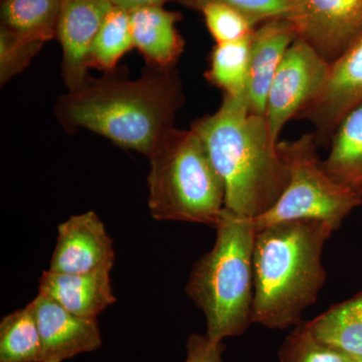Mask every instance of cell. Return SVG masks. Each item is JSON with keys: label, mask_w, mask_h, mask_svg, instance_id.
I'll list each match as a JSON object with an SVG mask.
<instances>
[{"label": "cell", "mask_w": 362, "mask_h": 362, "mask_svg": "<svg viewBox=\"0 0 362 362\" xmlns=\"http://www.w3.org/2000/svg\"><path fill=\"white\" fill-rule=\"evenodd\" d=\"M362 103V35L330 64L323 90L297 120L309 121L319 147L330 144L338 125Z\"/></svg>", "instance_id": "cell-9"}, {"label": "cell", "mask_w": 362, "mask_h": 362, "mask_svg": "<svg viewBox=\"0 0 362 362\" xmlns=\"http://www.w3.org/2000/svg\"><path fill=\"white\" fill-rule=\"evenodd\" d=\"M321 163L333 180L362 195V103L338 125Z\"/></svg>", "instance_id": "cell-17"}, {"label": "cell", "mask_w": 362, "mask_h": 362, "mask_svg": "<svg viewBox=\"0 0 362 362\" xmlns=\"http://www.w3.org/2000/svg\"><path fill=\"white\" fill-rule=\"evenodd\" d=\"M299 37L331 64L362 35V0H292Z\"/></svg>", "instance_id": "cell-8"}, {"label": "cell", "mask_w": 362, "mask_h": 362, "mask_svg": "<svg viewBox=\"0 0 362 362\" xmlns=\"http://www.w3.org/2000/svg\"><path fill=\"white\" fill-rule=\"evenodd\" d=\"M62 0H0L1 25L44 40L57 39Z\"/></svg>", "instance_id": "cell-18"}, {"label": "cell", "mask_w": 362, "mask_h": 362, "mask_svg": "<svg viewBox=\"0 0 362 362\" xmlns=\"http://www.w3.org/2000/svg\"><path fill=\"white\" fill-rule=\"evenodd\" d=\"M133 47L129 11L114 6L93 42L89 66L106 74L113 73L121 58Z\"/></svg>", "instance_id": "cell-21"}, {"label": "cell", "mask_w": 362, "mask_h": 362, "mask_svg": "<svg viewBox=\"0 0 362 362\" xmlns=\"http://www.w3.org/2000/svg\"><path fill=\"white\" fill-rule=\"evenodd\" d=\"M44 40L0 25V83L6 84L21 73L39 54Z\"/></svg>", "instance_id": "cell-22"}, {"label": "cell", "mask_w": 362, "mask_h": 362, "mask_svg": "<svg viewBox=\"0 0 362 362\" xmlns=\"http://www.w3.org/2000/svg\"><path fill=\"white\" fill-rule=\"evenodd\" d=\"M180 4L199 11L206 4H221L233 7L257 25L275 18L291 20L292 0H180Z\"/></svg>", "instance_id": "cell-25"}, {"label": "cell", "mask_w": 362, "mask_h": 362, "mask_svg": "<svg viewBox=\"0 0 362 362\" xmlns=\"http://www.w3.org/2000/svg\"><path fill=\"white\" fill-rule=\"evenodd\" d=\"M337 228L322 221H285L256 233L252 322L270 329L299 324L326 281L325 243Z\"/></svg>", "instance_id": "cell-3"}, {"label": "cell", "mask_w": 362, "mask_h": 362, "mask_svg": "<svg viewBox=\"0 0 362 362\" xmlns=\"http://www.w3.org/2000/svg\"><path fill=\"white\" fill-rule=\"evenodd\" d=\"M216 243L192 267L185 291L204 313L214 342L243 334L252 322L256 228L252 218L223 209Z\"/></svg>", "instance_id": "cell-4"}, {"label": "cell", "mask_w": 362, "mask_h": 362, "mask_svg": "<svg viewBox=\"0 0 362 362\" xmlns=\"http://www.w3.org/2000/svg\"><path fill=\"white\" fill-rule=\"evenodd\" d=\"M298 37L296 25L288 18L265 21L252 32L246 96L252 113L265 115L273 78Z\"/></svg>", "instance_id": "cell-13"}, {"label": "cell", "mask_w": 362, "mask_h": 362, "mask_svg": "<svg viewBox=\"0 0 362 362\" xmlns=\"http://www.w3.org/2000/svg\"><path fill=\"white\" fill-rule=\"evenodd\" d=\"M225 187V209L254 218L287 187L289 170L265 115L252 113L246 95H223L220 108L192 124Z\"/></svg>", "instance_id": "cell-2"}, {"label": "cell", "mask_w": 362, "mask_h": 362, "mask_svg": "<svg viewBox=\"0 0 362 362\" xmlns=\"http://www.w3.org/2000/svg\"><path fill=\"white\" fill-rule=\"evenodd\" d=\"M42 341L32 305L8 314L0 322V362H40Z\"/></svg>", "instance_id": "cell-20"}, {"label": "cell", "mask_w": 362, "mask_h": 362, "mask_svg": "<svg viewBox=\"0 0 362 362\" xmlns=\"http://www.w3.org/2000/svg\"><path fill=\"white\" fill-rule=\"evenodd\" d=\"M115 259L113 240L95 211L71 216L58 226V239L49 271L88 274L112 269Z\"/></svg>", "instance_id": "cell-11"}, {"label": "cell", "mask_w": 362, "mask_h": 362, "mask_svg": "<svg viewBox=\"0 0 362 362\" xmlns=\"http://www.w3.org/2000/svg\"><path fill=\"white\" fill-rule=\"evenodd\" d=\"M148 158V206L154 220L216 225L225 209V187L192 128L169 131Z\"/></svg>", "instance_id": "cell-5"}, {"label": "cell", "mask_w": 362, "mask_h": 362, "mask_svg": "<svg viewBox=\"0 0 362 362\" xmlns=\"http://www.w3.org/2000/svg\"><path fill=\"white\" fill-rule=\"evenodd\" d=\"M252 33L244 39L214 45L206 78L223 95L247 96Z\"/></svg>", "instance_id": "cell-19"}, {"label": "cell", "mask_w": 362, "mask_h": 362, "mask_svg": "<svg viewBox=\"0 0 362 362\" xmlns=\"http://www.w3.org/2000/svg\"><path fill=\"white\" fill-rule=\"evenodd\" d=\"M113 6L111 0H62L57 39L63 49L62 76L69 90L92 80L88 71L90 49Z\"/></svg>", "instance_id": "cell-10"}, {"label": "cell", "mask_w": 362, "mask_h": 362, "mask_svg": "<svg viewBox=\"0 0 362 362\" xmlns=\"http://www.w3.org/2000/svg\"><path fill=\"white\" fill-rule=\"evenodd\" d=\"M110 272L111 269L88 274L45 271L40 278L39 293L75 315L95 319L116 302Z\"/></svg>", "instance_id": "cell-14"}, {"label": "cell", "mask_w": 362, "mask_h": 362, "mask_svg": "<svg viewBox=\"0 0 362 362\" xmlns=\"http://www.w3.org/2000/svg\"><path fill=\"white\" fill-rule=\"evenodd\" d=\"M187 356L185 362H223V342H214L206 334L190 335L187 344Z\"/></svg>", "instance_id": "cell-26"}, {"label": "cell", "mask_w": 362, "mask_h": 362, "mask_svg": "<svg viewBox=\"0 0 362 362\" xmlns=\"http://www.w3.org/2000/svg\"><path fill=\"white\" fill-rule=\"evenodd\" d=\"M330 64L306 40L298 37L288 49L272 82L265 117L272 137L280 141L286 124L299 115L323 90Z\"/></svg>", "instance_id": "cell-7"}, {"label": "cell", "mask_w": 362, "mask_h": 362, "mask_svg": "<svg viewBox=\"0 0 362 362\" xmlns=\"http://www.w3.org/2000/svg\"><path fill=\"white\" fill-rule=\"evenodd\" d=\"M199 11L216 44L244 39L258 25L244 13L225 4H206Z\"/></svg>", "instance_id": "cell-23"}, {"label": "cell", "mask_w": 362, "mask_h": 362, "mask_svg": "<svg viewBox=\"0 0 362 362\" xmlns=\"http://www.w3.org/2000/svg\"><path fill=\"white\" fill-rule=\"evenodd\" d=\"M129 13L133 44L148 66L175 68L185 49V40L176 28L181 14L163 6L141 7Z\"/></svg>", "instance_id": "cell-15"}, {"label": "cell", "mask_w": 362, "mask_h": 362, "mask_svg": "<svg viewBox=\"0 0 362 362\" xmlns=\"http://www.w3.org/2000/svg\"><path fill=\"white\" fill-rule=\"evenodd\" d=\"M30 304L37 318L42 341L40 362H63L102 346L96 318L75 315L40 293Z\"/></svg>", "instance_id": "cell-12"}, {"label": "cell", "mask_w": 362, "mask_h": 362, "mask_svg": "<svg viewBox=\"0 0 362 362\" xmlns=\"http://www.w3.org/2000/svg\"><path fill=\"white\" fill-rule=\"evenodd\" d=\"M280 362H356L351 357L319 342L305 325L286 338L279 352Z\"/></svg>", "instance_id": "cell-24"}, {"label": "cell", "mask_w": 362, "mask_h": 362, "mask_svg": "<svg viewBox=\"0 0 362 362\" xmlns=\"http://www.w3.org/2000/svg\"><path fill=\"white\" fill-rule=\"evenodd\" d=\"M304 325L319 342L362 362V292Z\"/></svg>", "instance_id": "cell-16"}, {"label": "cell", "mask_w": 362, "mask_h": 362, "mask_svg": "<svg viewBox=\"0 0 362 362\" xmlns=\"http://www.w3.org/2000/svg\"><path fill=\"white\" fill-rule=\"evenodd\" d=\"M182 83L175 68L147 66L136 80L115 71L59 98L56 115L68 130L92 131L124 149L148 156L175 128L183 105Z\"/></svg>", "instance_id": "cell-1"}, {"label": "cell", "mask_w": 362, "mask_h": 362, "mask_svg": "<svg viewBox=\"0 0 362 362\" xmlns=\"http://www.w3.org/2000/svg\"><path fill=\"white\" fill-rule=\"evenodd\" d=\"M114 6L121 7L127 11H132L134 9L141 8L146 6H163L164 4L173 0H111ZM180 1V0H176Z\"/></svg>", "instance_id": "cell-27"}, {"label": "cell", "mask_w": 362, "mask_h": 362, "mask_svg": "<svg viewBox=\"0 0 362 362\" xmlns=\"http://www.w3.org/2000/svg\"><path fill=\"white\" fill-rule=\"evenodd\" d=\"M314 133L294 141H279L278 151L289 170V182L278 202L265 214L252 218L256 232L285 221H326L335 228L357 206L362 195L333 180L317 154Z\"/></svg>", "instance_id": "cell-6"}]
</instances>
